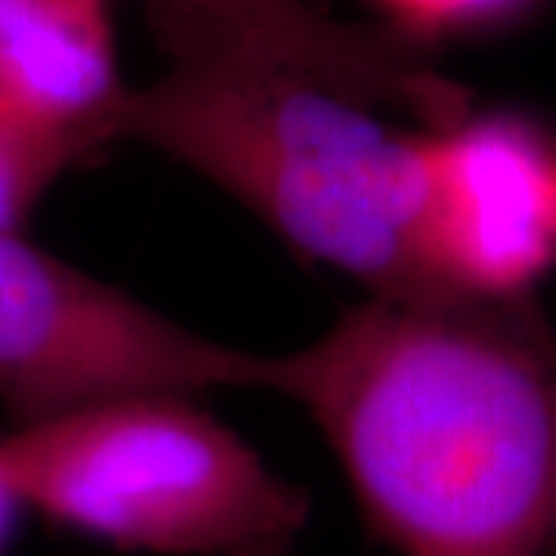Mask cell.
I'll list each match as a JSON object with an SVG mask.
<instances>
[{"mask_svg": "<svg viewBox=\"0 0 556 556\" xmlns=\"http://www.w3.org/2000/svg\"><path fill=\"white\" fill-rule=\"evenodd\" d=\"M526 300L371 298L276 356L402 556H556V343Z\"/></svg>", "mask_w": 556, "mask_h": 556, "instance_id": "obj_1", "label": "cell"}, {"mask_svg": "<svg viewBox=\"0 0 556 556\" xmlns=\"http://www.w3.org/2000/svg\"><path fill=\"white\" fill-rule=\"evenodd\" d=\"M152 13L167 68L127 90L115 139L195 170L371 298H448L424 254V134L387 127L371 105L214 22Z\"/></svg>", "mask_w": 556, "mask_h": 556, "instance_id": "obj_2", "label": "cell"}, {"mask_svg": "<svg viewBox=\"0 0 556 556\" xmlns=\"http://www.w3.org/2000/svg\"><path fill=\"white\" fill-rule=\"evenodd\" d=\"M0 464L60 526L164 556H285L309 501L189 396H137L16 427Z\"/></svg>", "mask_w": 556, "mask_h": 556, "instance_id": "obj_3", "label": "cell"}, {"mask_svg": "<svg viewBox=\"0 0 556 556\" xmlns=\"http://www.w3.org/2000/svg\"><path fill=\"white\" fill-rule=\"evenodd\" d=\"M257 356L161 316L53 254L0 236V399L20 427L137 396L273 390Z\"/></svg>", "mask_w": 556, "mask_h": 556, "instance_id": "obj_4", "label": "cell"}, {"mask_svg": "<svg viewBox=\"0 0 556 556\" xmlns=\"http://www.w3.org/2000/svg\"><path fill=\"white\" fill-rule=\"evenodd\" d=\"M424 254L448 298L519 300L556 263V137L514 112L424 134Z\"/></svg>", "mask_w": 556, "mask_h": 556, "instance_id": "obj_5", "label": "cell"}, {"mask_svg": "<svg viewBox=\"0 0 556 556\" xmlns=\"http://www.w3.org/2000/svg\"><path fill=\"white\" fill-rule=\"evenodd\" d=\"M152 10L199 16L298 65L362 105H393L430 130L467 115L464 90L430 72L408 40L325 13L313 0H146Z\"/></svg>", "mask_w": 556, "mask_h": 556, "instance_id": "obj_6", "label": "cell"}, {"mask_svg": "<svg viewBox=\"0 0 556 556\" xmlns=\"http://www.w3.org/2000/svg\"><path fill=\"white\" fill-rule=\"evenodd\" d=\"M127 90L109 0H0V115L100 149Z\"/></svg>", "mask_w": 556, "mask_h": 556, "instance_id": "obj_7", "label": "cell"}, {"mask_svg": "<svg viewBox=\"0 0 556 556\" xmlns=\"http://www.w3.org/2000/svg\"><path fill=\"white\" fill-rule=\"evenodd\" d=\"M93 149L0 115V236H20L43 192Z\"/></svg>", "mask_w": 556, "mask_h": 556, "instance_id": "obj_8", "label": "cell"}, {"mask_svg": "<svg viewBox=\"0 0 556 556\" xmlns=\"http://www.w3.org/2000/svg\"><path fill=\"white\" fill-rule=\"evenodd\" d=\"M408 35H455L510 20L529 0H375Z\"/></svg>", "mask_w": 556, "mask_h": 556, "instance_id": "obj_9", "label": "cell"}, {"mask_svg": "<svg viewBox=\"0 0 556 556\" xmlns=\"http://www.w3.org/2000/svg\"><path fill=\"white\" fill-rule=\"evenodd\" d=\"M22 501L13 492L10 479L3 473V464H0V554L7 551V541L13 535V522H16V514H20Z\"/></svg>", "mask_w": 556, "mask_h": 556, "instance_id": "obj_10", "label": "cell"}]
</instances>
